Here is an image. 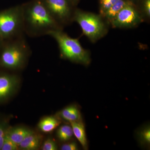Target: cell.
<instances>
[{"label":"cell","mask_w":150,"mask_h":150,"mask_svg":"<svg viewBox=\"0 0 150 150\" xmlns=\"http://www.w3.org/2000/svg\"><path fill=\"white\" fill-rule=\"evenodd\" d=\"M73 21L79 25L83 33L92 42L102 38L106 32L104 23L99 16L76 10Z\"/></svg>","instance_id":"5"},{"label":"cell","mask_w":150,"mask_h":150,"mask_svg":"<svg viewBox=\"0 0 150 150\" xmlns=\"http://www.w3.org/2000/svg\"><path fill=\"white\" fill-rule=\"evenodd\" d=\"M6 130L2 124H0V150L1 149Z\"/></svg>","instance_id":"21"},{"label":"cell","mask_w":150,"mask_h":150,"mask_svg":"<svg viewBox=\"0 0 150 150\" xmlns=\"http://www.w3.org/2000/svg\"><path fill=\"white\" fill-rule=\"evenodd\" d=\"M18 79L14 75H0V102L11 96L16 89Z\"/></svg>","instance_id":"8"},{"label":"cell","mask_w":150,"mask_h":150,"mask_svg":"<svg viewBox=\"0 0 150 150\" xmlns=\"http://www.w3.org/2000/svg\"><path fill=\"white\" fill-rule=\"evenodd\" d=\"M18 149V146L11 139L6 131L4 143L1 150H16Z\"/></svg>","instance_id":"16"},{"label":"cell","mask_w":150,"mask_h":150,"mask_svg":"<svg viewBox=\"0 0 150 150\" xmlns=\"http://www.w3.org/2000/svg\"><path fill=\"white\" fill-rule=\"evenodd\" d=\"M78 0H70V1L72 3L73 5H74L75 3L78 1Z\"/></svg>","instance_id":"23"},{"label":"cell","mask_w":150,"mask_h":150,"mask_svg":"<svg viewBox=\"0 0 150 150\" xmlns=\"http://www.w3.org/2000/svg\"><path fill=\"white\" fill-rule=\"evenodd\" d=\"M23 31L31 37L48 35L50 31L62 29L41 0H32L22 4Z\"/></svg>","instance_id":"1"},{"label":"cell","mask_w":150,"mask_h":150,"mask_svg":"<svg viewBox=\"0 0 150 150\" xmlns=\"http://www.w3.org/2000/svg\"><path fill=\"white\" fill-rule=\"evenodd\" d=\"M3 40L1 38V37H0V43H1V40Z\"/></svg>","instance_id":"24"},{"label":"cell","mask_w":150,"mask_h":150,"mask_svg":"<svg viewBox=\"0 0 150 150\" xmlns=\"http://www.w3.org/2000/svg\"><path fill=\"white\" fill-rule=\"evenodd\" d=\"M7 40L1 53V65L9 69L22 68L30 52L29 46L23 35Z\"/></svg>","instance_id":"3"},{"label":"cell","mask_w":150,"mask_h":150,"mask_svg":"<svg viewBox=\"0 0 150 150\" xmlns=\"http://www.w3.org/2000/svg\"><path fill=\"white\" fill-rule=\"evenodd\" d=\"M53 18L62 28L73 21L74 11L70 0H41Z\"/></svg>","instance_id":"6"},{"label":"cell","mask_w":150,"mask_h":150,"mask_svg":"<svg viewBox=\"0 0 150 150\" xmlns=\"http://www.w3.org/2000/svg\"><path fill=\"white\" fill-rule=\"evenodd\" d=\"M131 3H132L126 0H118L113 6L105 12L103 16L111 23L118 13L124 7Z\"/></svg>","instance_id":"14"},{"label":"cell","mask_w":150,"mask_h":150,"mask_svg":"<svg viewBox=\"0 0 150 150\" xmlns=\"http://www.w3.org/2000/svg\"><path fill=\"white\" fill-rule=\"evenodd\" d=\"M57 145L54 140L48 139L43 143L42 147L43 150H57Z\"/></svg>","instance_id":"19"},{"label":"cell","mask_w":150,"mask_h":150,"mask_svg":"<svg viewBox=\"0 0 150 150\" xmlns=\"http://www.w3.org/2000/svg\"><path fill=\"white\" fill-rule=\"evenodd\" d=\"M144 11L147 15L149 17L150 15V0H145L144 4Z\"/></svg>","instance_id":"22"},{"label":"cell","mask_w":150,"mask_h":150,"mask_svg":"<svg viewBox=\"0 0 150 150\" xmlns=\"http://www.w3.org/2000/svg\"><path fill=\"white\" fill-rule=\"evenodd\" d=\"M74 135L76 138L84 149L87 148V140L86 137L85 129L81 121L71 122Z\"/></svg>","instance_id":"10"},{"label":"cell","mask_w":150,"mask_h":150,"mask_svg":"<svg viewBox=\"0 0 150 150\" xmlns=\"http://www.w3.org/2000/svg\"><path fill=\"white\" fill-rule=\"evenodd\" d=\"M40 144V137L33 133L25 137L18 145V146L23 150H34L38 149Z\"/></svg>","instance_id":"13"},{"label":"cell","mask_w":150,"mask_h":150,"mask_svg":"<svg viewBox=\"0 0 150 150\" xmlns=\"http://www.w3.org/2000/svg\"><path fill=\"white\" fill-rule=\"evenodd\" d=\"M59 115L64 120L70 122L81 121L80 111L74 105L65 108L59 112Z\"/></svg>","instance_id":"12"},{"label":"cell","mask_w":150,"mask_h":150,"mask_svg":"<svg viewBox=\"0 0 150 150\" xmlns=\"http://www.w3.org/2000/svg\"><path fill=\"white\" fill-rule=\"evenodd\" d=\"M47 35L56 40L62 57L85 66L89 64L91 58L88 51L83 48L78 39L70 37L62 29L50 31Z\"/></svg>","instance_id":"2"},{"label":"cell","mask_w":150,"mask_h":150,"mask_svg":"<svg viewBox=\"0 0 150 150\" xmlns=\"http://www.w3.org/2000/svg\"><path fill=\"white\" fill-rule=\"evenodd\" d=\"M118 0H100V13L103 16L105 12L113 6Z\"/></svg>","instance_id":"17"},{"label":"cell","mask_w":150,"mask_h":150,"mask_svg":"<svg viewBox=\"0 0 150 150\" xmlns=\"http://www.w3.org/2000/svg\"><path fill=\"white\" fill-rule=\"evenodd\" d=\"M140 142L144 144H149L150 143V129L149 127L145 128L140 131L139 134Z\"/></svg>","instance_id":"18"},{"label":"cell","mask_w":150,"mask_h":150,"mask_svg":"<svg viewBox=\"0 0 150 150\" xmlns=\"http://www.w3.org/2000/svg\"><path fill=\"white\" fill-rule=\"evenodd\" d=\"M57 135L61 141H69L74 135L71 126L67 125L61 126L57 131Z\"/></svg>","instance_id":"15"},{"label":"cell","mask_w":150,"mask_h":150,"mask_svg":"<svg viewBox=\"0 0 150 150\" xmlns=\"http://www.w3.org/2000/svg\"><path fill=\"white\" fill-rule=\"evenodd\" d=\"M62 150H78L77 145L75 142L67 143L63 145L61 147Z\"/></svg>","instance_id":"20"},{"label":"cell","mask_w":150,"mask_h":150,"mask_svg":"<svg viewBox=\"0 0 150 150\" xmlns=\"http://www.w3.org/2000/svg\"><path fill=\"white\" fill-rule=\"evenodd\" d=\"M22 5L0 12V37L10 40L24 34Z\"/></svg>","instance_id":"4"},{"label":"cell","mask_w":150,"mask_h":150,"mask_svg":"<svg viewBox=\"0 0 150 150\" xmlns=\"http://www.w3.org/2000/svg\"><path fill=\"white\" fill-rule=\"evenodd\" d=\"M7 133L11 139L18 146L25 138L33 132L24 127H16L7 130Z\"/></svg>","instance_id":"9"},{"label":"cell","mask_w":150,"mask_h":150,"mask_svg":"<svg viewBox=\"0 0 150 150\" xmlns=\"http://www.w3.org/2000/svg\"><path fill=\"white\" fill-rule=\"evenodd\" d=\"M61 124V121L54 116H48L40 120L38 127L44 133H49L54 131Z\"/></svg>","instance_id":"11"},{"label":"cell","mask_w":150,"mask_h":150,"mask_svg":"<svg viewBox=\"0 0 150 150\" xmlns=\"http://www.w3.org/2000/svg\"><path fill=\"white\" fill-rule=\"evenodd\" d=\"M142 21L140 13L131 3L118 13L111 23L114 28H131L139 24Z\"/></svg>","instance_id":"7"}]
</instances>
